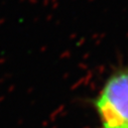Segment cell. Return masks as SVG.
I'll return each mask as SVG.
<instances>
[{
    "label": "cell",
    "instance_id": "obj_1",
    "mask_svg": "<svg viewBox=\"0 0 128 128\" xmlns=\"http://www.w3.org/2000/svg\"><path fill=\"white\" fill-rule=\"evenodd\" d=\"M94 104L101 128H128V69L108 79Z\"/></svg>",
    "mask_w": 128,
    "mask_h": 128
}]
</instances>
